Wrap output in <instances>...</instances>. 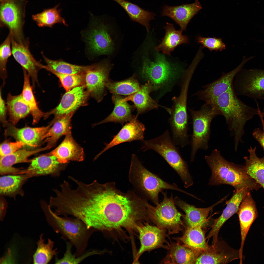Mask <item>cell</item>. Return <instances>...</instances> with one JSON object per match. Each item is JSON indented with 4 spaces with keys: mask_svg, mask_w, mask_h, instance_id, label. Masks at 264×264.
<instances>
[{
    "mask_svg": "<svg viewBox=\"0 0 264 264\" xmlns=\"http://www.w3.org/2000/svg\"><path fill=\"white\" fill-rule=\"evenodd\" d=\"M250 191L247 188L238 191L235 190L231 198L226 202V207L221 215L214 220L211 229L206 238L208 240L212 238V244H215L217 242L218 233L221 228L228 219L237 213L242 199Z\"/></svg>",
    "mask_w": 264,
    "mask_h": 264,
    "instance_id": "44dd1931",
    "label": "cell"
},
{
    "mask_svg": "<svg viewBox=\"0 0 264 264\" xmlns=\"http://www.w3.org/2000/svg\"><path fill=\"white\" fill-rule=\"evenodd\" d=\"M48 153L55 156L62 164L70 161H82L84 159L83 149L74 139L71 133L66 135L61 144Z\"/></svg>",
    "mask_w": 264,
    "mask_h": 264,
    "instance_id": "484cf974",
    "label": "cell"
},
{
    "mask_svg": "<svg viewBox=\"0 0 264 264\" xmlns=\"http://www.w3.org/2000/svg\"><path fill=\"white\" fill-rule=\"evenodd\" d=\"M205 159L211 171L210 186L228 185L236 191L246 188L257 190L261 187L248 174L245 166L228 161L217 149L205 155Z\"/></svg>",
    "mask_w": 264,
    "mask_h": 264,
    "instance_id": "7a4b0ae2",
    "label": "cell"
},
{
    "mask_svg": "<svg viewBox=\"0 0 264 264\" xmlns=\"http://www.w3.org/2000/svg\"><path fill=\"white\" fill-rule=\"evenodd\" d=\"M202 8L199 2L196 0L190 4H185L177 6H164L162 15L167 16L173 20L180 27L183 32L192 18Z\"/></svg>",
    "mask_w": 264,
    "mask_h": 264,
    "instance_id": "d4e9b609",
    "label": "cell"
},
{
    "mask_svg": "<svg viewBox=\"0 0 264 264\" xmlns=\"http://www.w3.org/2000/svg\"><path fill=\"white\" fill-rule=\"evenodd\" d=\"M7 206L6 202L2 196L0 199V219L1 221H2L4 218L6 213Z\"/></svg>",
    "mask_w": 264,
    "mask_h": 264,
    "instance_id": "f907efd6",
    "label": "cell"
},
{
    "mask_svg": "<svg viewBox=\"0 0 264 264\" xmlns=\"http://www.w3.org/2000/svg\"><path fill=\"white\" fill-rule=\"evenodd\" d=\"M164 28L165 31V35L161 43L154 47L157 52L161 51L164 54L170 55L177 46L188 43V37L182 35V31L180 29L176 30L173 24L167 22Z\"/></svg>",
    "mask_w": 264,
    "mask_h": 264,
    "instance_id": "d6a6232c",
    "label": "cell"
},
{
    "mask_svg": "<svg viewBox=\"0 0 264 264\" xmlns=\"http://www.w3.org/2000/svg\"><path fill=\"white\" fill-rule=\"evenodd\" d=\"M0 23L7 27L12 37L17 42L24 43L23 28L25 14L26 0H3L0 1Z\"/></svg>",
    "mask_w": 264,
    "mask_h": 264,
    "instance_id": "30bf717a",
    "label": "cell"
},
{
    "mask_svg": "<svg viewBox=\"0 0 264 264\" xmlns=\"http://www.w3.org/2000/svg\"><path fill=\"white\" fill-rule=\"evenodd\" d=\"M261 114L263 117H264V108L263 109V112H261Z\"/></svg>",
    "mask_w": 264,
    "mask_h": 264,
    "instance_id": "816d5d0a",
    "label": "cell"
},
{
    "mask_svg": "<svg viewBox=\"0 0 264 264\" xmlns=\"http://www.w3.org/2000/svg\"><path fill=\"white\" fill-rule=\"evenodd\" d=\"M128 178L135 192L141 198L151 201L155 205L159 203V193L164 189L175 190L193 196L179 188L176 184L169 183L150 172L134 154L131 156Z\"/></svg>",
    "mask_w": 264,
    "mask_h": 264,
    "instance_id": "277c9868",
    "label": "cell"
},
{
    "mask_svg": "<svg viewBox=\"0 0 264 264\" xmlns=\"http://www.w3.org/2000/svg\"><path fill=\"white\" fill-rule=\"evenodd\" d=\"M2 0H0V1H2Z\"/></svg>",
    "mask_w": 264,
    "mask_h": 264,
    "instance_id": "f5cc1de1",
    "label": "cell"
},
{
    "mask_svg": "<svg viewBox=\"0 0 264 264\" xmlns=\"http://www.w3.org/2000/svg\"><path fill=\"white\" fill-rule=\"evenodd\" d=\"M192 121L193 132L191 140L190 161L193 162L199 149L207 150L210 134L212 120L221 115L220 111L210 101L205 103L198 110H189Z\"/></svg>",
    "mask_w": 264,
    "mask_h": 264,
    "instance_id": "ba28073f",
    "label": "cell"
},
{
    "mask_svg": "<svg viewBox=\"0 0 264 264\" xmlns=\"http://www.w3.org/2000/svg\"><path fill=\"white\" fill-rule=\"evenodd\" d=\"M154 90V88L149 81L144 85H141L140 89L137 92L125 98H122L123 101H132L137 110L136 116L146 111L158 108V105L151 97L150 93Z\"/></svg>",
    "mask_w": 264,
    "mask_h": 264,
    "instance_id": "4dcf8cb0",
    "label": "cell"
},
{
    "mask_svg": "<svg viewBox=\"0 0 264 264\" xmlns=\"http://www.w3.org/2000/svg\"><path fill=\"white\" fill-rule=\"evenodd\" d=\"M141 85L135 74L124 80L114 81L110 80L106 84V88L113 94L130 95L138 91Z\"/></svg>",
    "mask_w": 264,
    "mask_h": 264,
    "instance_id": "60d3db41",
    "label": "cell"
},
{
    "mask_svg": "<svg viewBox=\"0 0 264 264\" xmlns=\"http://www.w3.org/2000/svg\"><path fill=\"white\" fill-rule=\"evenodd\" d=\"M142 141V150H152L159 154L178 175L185 187L188 188L193 184L187 164L182 158L168 130L158 137Z\"/></svg>",
    "mask_w": 264,
    "mask_h": 264,
    "instance_id": "52a82bcc",
    "label": "cell"
},
{
    "mask_svg": "<svg viewBox=\"0 0 264 264\" xmlns=\"http://www.w3.org/2000/svg\"><path fill=\"white\" fill-rule=\"evenodd\" d=\"M220 111L224 117L230 132L234 138V149L237 151L240 142L244 133V127L246 122L255 115H259L260 108L247 105L237 97L233 88L210 101Z\"/></svg>",
    "mask_w": 264,
    "mask_h": 264,
    "instance_id": "3957f363",
    "label": "cell"
},
{
    "mask_svg": "<svg viewBox=\"0 0 264 264\" xmlns=\"http://www.w3.org/2000/svg\"><path fill=\"white\" fill-rule=\"evenodd\" d=\"M23 69L24 80L21 94L30 108V114L33 118L32 124L35 125L39 122L42 117H44L45 113L42 111L39 107L33 93V87L30 84V77L26 71Z\"/></svg>",
    "mask_w": 264,
    "mask_h": 264,
    "instance_id": "f35d334b",
    "label": "cell"
},
{
    "mask_svg": "<svg viewBox=\"0 0 264 264\" xmlns=\"http://www.w3.org/2000/svg\"><path fill=\"white\" fill-rule=\"evenodd\" d=\"M202 227H186L183 235L175 239L181 244L200 253L206 250L209 245L206 242Z\"/></svg>",
    "mask_w": 264,
    "mask_h": 264,
    "instance_id": "836d02e7",
    "label": "cell"
},
{
    "mask_svg": "<svg viewBox=\"0 0 264 264\" xmlns=\"http://www.w3.org/2000/svg\"><path fill=\"white\" fill-rule=\"evenodd\" d=\"M93 18L94 26L87 39L90 51L97 55H111L117 47L116 33L109 24Z\"/></svg>",
    "mask_w": 264,
    "mask_h": 264,
    "instance_id": "8fae6325",
    "label": "cell"
},
{
    "mask_svg": "<svg viewBox=\"0 0 264 264\" xmlns=\"http://www.w3.org/2000/svg\"><path fill=\"white\" fill-rule=\"evenodd\" d=\"M43 234L39 236V239L37 242V248L33 255L34 264H47L53 256L56 254L57 249H54V242L48 238V242H44Z\"/></svg>",
    "mask_w": 264,
    "mask_h": 264,
    "instance_id": "7bdbcfd3",
    "label": "cell"
},
{
    "mask_svg": "<svg viewBox=\"0 0 264 264\" xmlns=\"http://www.w3.org/2000/svg\"><path fill=\"white\" fill-rule=\"evenodd\" d=\"M167 254L162 262L169 264H195L200 254L178 242L169 244Z\"/></svg>",
    "mask_w": 264,
    "mask_h": 264,
    "instance_id": "f1b7e54d",
    "label": "cell"
},
{
    "mask_svg": "<svg viewBox=\"0 0 264 264\" xmlns=\"http://www.w3.org/2000/svg\"><path fill=\"white\" fill-rule=\"evenodd\" d=\"M239 259V250L230 246L223 241L218 240L201 252L195 264H227Z\"/></svg>",
    "mask_w": 264,
    "mask_h": 264,
    "instance_id": "ac0fdd59",
    "label": "cell"
},
{
    "mask_svg": "<svg viewBox=\"0 0 264 264\" xmlns=\"http://www.w3.org/2000/svg\"><path fill=\"white\" fill-rule=\"evenodd\" d=\"M122 98L119 95L113 94L112 99L114 105L113 111L105 119L94 124V126L109 122L119 123L123 125L131 120L135 116H133L132 112L135 107L127 102L122 101Z\"/></svg>",
    "mask_w": 264,
    "mask_h": 264,
    "instance_id": "1f68e13d",
    "label": "cell"
},
{
    "mask_svg": "<svg viewBox=\"0 0 264 264\" xmlns=\"http://www.w3.org/2000/svg\"><path fill=\"white\" fill-rule=\"evenodd\" d=\"M60 4L54 7L45 9L41 12L32 16V19L39 27H52L55 24H63L67 25L64 19L61 16V10L58 9Z\"/></svg>",
    "mask_w": 264,
    "mask_h": 264,
    "instance_id": "b9f144b4",
    "label": "cell"
},
{
    "mask_svg": "<svg viewBox=\"0 0 264 264\" xmlns=\"http://www.w3.org/2000/svg\"><path fill=\"white\" fill-rule=\"evenodd\" d=\"M25 146L26 144L20 141L12 142L5 141L0 145V158L12 154Z\"/></svg>",
    "mask_w": 264,
    "mask_h": 264,
    "instance_id": "7dc6e473",
    "label": "cell"
},
{
    "mask_svg": "<svg viewBox=\"0 0 264 264\" xmlns=\"http://www.w3.org/2000/svg\"><path fill=\"white\" fill-rule=\"evenodd\" d=\"M134 116L130 121L124 125L121 130L108 143L105 144L103 150L95 158L96 159L101 154L110 148L121 143L135 141H143L145 130L144 125Z\"/></svg>",
    "mask_w": 264,
    "mask_h": 264,
    "instance_id": "7402d4cb",
    "label": "cell"
},
{
    "mask_svg": "<svg viewBox=\"0 0 264 264\" xmlns=\"http://www.w3.org/2000/svg\"><path fill=\"white\" fill-rule=\"evenodd\" d=\"M235 76L233 88L236 95L264 100V69H242Z\"/></svg>",
    "mask_w": 264,
    "mask_h": 264,
    "instance_id": "7c38bea8",
    "label": "cell"
},
{
    "mask_svg": "<svg viewBox=\"0 0 264 264\" xmlns=\"http://www.w3.org/2000/svg\"><path fill=\"white\" fill-rule=\"evenodd\" d=\"M74 113L61 116L51 121L53 125L43 137L44 143L50 149L55 146L62 136L71 133V118Z\"/></svg>",
    "mask_w": 264,
    "mask_h": 264,
    "instance_id": "f546056e",
    "label": "cell"
},
{
    "mask_svg": "<svg viewBox=\"0 0 264 264\" xmlns=\"http://www.w3.org/2000/svg\"><path fill=\"white\" fill-rule=\"evenodd\" d=\"M11 45L14 58L22 68L26 71L32 79L33 88H34L36 84L38 83V71L43 68L44 65L37 61L32 54L29 49V43H19L12 36Z\"/></svg>",
    "mask_w": 264,
    "mask_h": 264,
    "instance_id": "d6986e66",
    "label": "cell"
},
{
    "mask_svg": "<svg viewBox=\"0 0 264 264\" xmlns=\"http://www.w3.org/2000/svg\"><path fill=\"white\" fill-rule=\"evenodd\" d=\"M26 173L30 177L48 175H55L61 170V164L54 156L48 153L31 160Z\"/></svg>",
    "mask_w": 264,
    "mask_h": 264,
    "instance_id": "83f0119b",
    "label": "cell"
},
{
    "mask_svg": "<svg viewBox=\"0 0 264 264\" xmlns=\"http://www.w3.org/2000/svg\"><path fill=\"white\" fill-rule=\"evenodd\" d=\"M44 61L47 64L43 68L50 72L68 74L85 73L93 67L90 66H82L72 64L61 60H53L46 57L42 53Z\"/></svg>",
    "mask_w": 264,
    "mask_h": 264,
    "instance_id": "ab89813d",
    "label": "cell"
},
{
    "mask_svg": "<svg viewBox=\"0 0 264 264\" xmlns=\"http://www.w3.org/2000/svg\"><path fill=\"white\" fill-rule=\"evenodd\" d=\"M47 146L33 150H19L8 155L0 158V174H20L26 173V170L21 169L13 166L14 164L30 162L29 157L34 154L49 149Z\"/></svg>",
    "mask_w": 264,
    "mask_h": 264,
    "instance_id": "4316f807",
    "label": "cell"
},
{
    "mask_svg": "<svg viewBox=\"0 0 264 264\" xmlns=\"http://www.w3.org/2000/svg\"><path fill=\"white\" fill-rule=\"evenodd\" d=\"M136 53L135 61L139 65V73L143 78L151 83L154 90L167 86L179 76V68L168 61L163 55L157 54L153 61L146 52L138 49Z\"/></svg>",
    "mask_w": 264,
    "mask_h": 264,
    "instance_id": "8992f818",
    "label": "cell"
},
{
    "mask_svg": "<svg viewBox=\"0 0 264 264\" xmlns=\"http://www.w3.org/2000/svg\"><path fill=\"white\" fill-rule=\"evenodd\" d=\"M256 147L250 146L248 149L249 157H244L245 167L248 174L264 189V156L258 157L256 155Z\"/></svg>",
    "mask_w": 264,
    "mask_h": 264,
    "instance_id": "8d00e7d4",
    "label": "cell"
},
{
    "mask_svg": "<svg viewBox=\"0 0 264 264\" xmlns=\"http://www.w3.org/2000/svg\"><path fill=\"white\" fill-rule=\"evenodd\" d=\"M252 58H246L244 57L241 63L236 67L227 73L222 72L221 76L214 82L203 86V89L199 90L195 95L200 100L205 102L211 101L233 88V80L235 76L244 66Z\"/></svg>",
    "mask_w": 264,
    "mask_h": 264,
    "instance_id": "e0dca14e",
    "label": "cell"
},
{
    "mask_svg": "<svg viewBox=\"0 0 264 264\" xmlns=\"http://www.w3.org/2000/svg\"><path fill=\"white\" fill-rule=\"evenodd\" d=\"M6 103L9 121L14 125L20 120L30 114V108L21 94L13 95L9 93Z\"/></svg>",
    "mask_w": 264,
    "mask_h": 264,
    "instance_id": "e575fe53",
    "label": "cell"
},
{
    "mask_svg": "<svg viewBox=\"0 0 264 264\" xmlns=\"http://www.w3.org/2000/svg\"><path fill=\"white\" fill-rule=\"evenodd\" d=\"M260 119L263 127L262 131L259 128L254 129L253 132V137L259 143L264 151V120L261 114V111H260L258 115Z\"/></svg>",
    "mask_w": 264,
    "mask_h": 264,
    "instance_id": "681fc988",
    "label": "cell"
},
{
    "mask_svg": "<svg viewBox=\"0 0 264 264\" xmlns=\"http://www.w3.org/2000/svg\"><path fill=\"white\" fill-rule=\"evenodd\" d=\"M53 123L51 122L45 126L32 128L30 127L19 128L11 123L9 122L5 130L6 136L11 137L17 141H22L26 145L31 148H35L40 145L42 138Z\"/></svg>",
    "mask_w": 264,
    "mask_h": 264,
    "instance_id": "603a6c76",
    "label": "cell"
},
{
    "mask_svg": "<svg viewBox=\"0 0 264 264\" xmlns=\"http://www.w3.org/2000/svg\"><path fill=\"white\" fill-rule=\"evenodd\" d=\"M125 11L131 20L144 26L147 32L150 29L149 22L155 19V13L146 11L138 5L125 0H113Z\"/></svg>",
    "mask_w": 264,
    "mask_h": 264,
    "instance_id": "74e56055",
    "label": "cell"
},
{
    "mask_svg": "<svg viewBox=\"0 0 264 264\" xmlns=\"http://www.w3.org/2000/svg\"><path fill=\"white\" fill-rule=\"evenodd\" d=\"M136 230L139 233L140 243L137 254L138 257L145 252L150 251L158 248L168 249L169 243L166 240L168 236L166 230L151 225L148 222L138 225Z\"/></svg>",
    "mask_w": 264,
    "mask_h": 264,
    "instance_id": "9a60e30c",
    "label": "cell"
},
{
    "mask_svg": "<svg viewBox=\"0 0 264 264\" xmlns=\"http://www.w3.org/2000/svg\"><path fill=\"white\" fill-rule=\"evenodd\" d=\"M11 38V34L9 33L0 47V75L3 81V86L5 84V80L8 76L6 65L12 53Z\"/></svg>",
    "mask_w": 264,
    "mask_h": 264,
    "instance_id": "ee69618b",
    "label": "cell"
},
{
    "mask_svg": "<svg viewBox=\"0 0 264 264\" xmlns=\"http://www.w3.org/2000/svg\"><path fill=\"white\" fill-rule=\"evenodd\" d=\"M2 88L1 86L0 89V120L3 126L6 127L9 123L7 119V109L6 102L2 97Z\"/></svg>",
    "mask_w": 264,
    "mask_h": 264,
    "instance_id": "c3c4849f",
    "label": "cell"
},
{
    "mask_svg": "<svg viewBox=\"0 0 264 264\" xmlns=\"http://www.w3.org/2000/svg\"><path fill=\"white\" fill-rule=\"evenodd\" d=\"M148 200L134 191H121L114 182L101 184L95 180L84 184L77 196V218L88 229L111 231L136 230L148 220Z\"/></svg>",
    "mask_w": 264,
    "mask_h": 264,
    "instance_id": "6da1fadb",
    "label": "cell"
},
{
    "mask_svg": "<svg viewBox=\"0 0 264 264\" xmlns=\"http://www.w3.org/2000/svg\"><path fill=\"white\" fill-rule=\"evenodd\" d=\"M58 77L66 91L81 86H85V73L73 74H64L50 72Z\"/></svg>",
    "mask_w": 264,
    "mask_h": 264,
    "instance_id": "f6af8a7d",
    "label": "cell"
},
{
    "mask_svg": "<svg viewBox=\"0 0 264 264\" xmlns=\"http://www.w3.org/2000/svg\"><path fill=\"white\" fill-rule=\"evenodd\" d=\"M238 216L241 241L239 250L240 263H242L243 250L247 234L252 224L258 216L255 202L248 192L242 199L237 213Z\"/></svg>",
    "mask_w": 264,
    "mask_h": 264,
    "instance_id": "ffe728a7",
    "label": "cell"
},
{
    "mask_svg": "<svg viewBox=\"0 0 264 264\" xmlns=\"http://www.w3.org/2000/svg\"><path fill=\"white\" fill-rule=\"evenodd\" d=\"M198 44L202 45L203 48H208L211 52L221 51L226 48V45L222 39L216 37H205L197 36L196 39Z\"/></svg>",
    "mask_w": 264,
    "mask_h": 264,
    "instance_id": "bcb514c9",
    "label": "cell"
},
{
    "mask_svg": "<svg viewBox=\"0 0 264 264\" xmlns=\"http://www.w3.org/2000/svg\"><path fill=\"white\" fill-rule=\"evenodd\" d=\"M40 205L49 224L55 232L61 235L62 239L68 240L75 247L76 256L84 254L89 240L96 230L88 228L83 221L76 218L60 216L53 212L51 207L44 200L41 201Z\"/></svg>",
    "mask_w": 264,
    "mask_h": 264,
    "instance_id": "5b68a950",
    "label": "cell"
},
{
    "mask_svg": "<svg viewBox=\"0 0 264 264\" xmlns=\"http://www.w3.org/2000/svg\"><path fill=\"white\" fill-rule=\"evenodd\" d=\"M161 193L163 198L160 203L154 206L147 203L149 221L159 228L166 230L169 234L178 233L185 227L181 219L184 215L177 209L172 194L168 197L166 192Z\"/></svg>",
    "mask_w": 264,
    "mask_h": 264,
    "instance_id": "9c48e42d",
    "label": "cell"
},
{
    "mask_svg": "<svg viewBox=\"0 0 264 264\" xmlns=\"http://www.w3.org/2000/svg\"><path fill=\"white\" fill-rule=\"evenodd\" d=\"M113 66L108 58L93 65L92 68L85 73V86L90 95L98 102L107 94L106 84L110 80V73Z\"/></svg>",
    "mask_w": 264,
    "mask_h": 264,
    "instance_id": "5bb4252c",
    "label": "cell"
},
{
    "mask_svg": "<svg viewBox=\"0 0 264 264\" xmlns=\"http://www.w3.org/2000/svg\"><path fill=\"white\" fill-rule=\"evenodd\" d=\"M84 86L74 88L66 92L62 97L59 104L49 111L45 113V120L53 114L55 119L63 115L75 112L87 103L90 94Z\"/></svg>",
    "mask_w": 264,
    "mask_h": 264,
    "instance_id": "2e32d148",
    "label": "cell"
},
{
    "mask_svg": "<svg viewBox=\"0 0 264 264\" xmlns=\"http://www.w3.org/2000/svg\"><path fill=\"white\" fill-rule=\"evenodd\" d=\"M30 177L26 173L3 176L0 178V194L1 196L14 197L23 195L22 188L28 178Z\"/></svg>",
    "mask_w": 264,
    "mask_h": 264,
    "instance_id": "d590c367",
    "label": "cell"
},
{
    "mask_svg": "<svg viewBox=\"0 0 264 264\" xmlns=\"http://www.w3.org/2000/svg\"><path fill=\"white\" fill-rule=\"evenodd\" d=\"M227 195L212 205L207 208H199L189 204L177 197L174 198L176 205L185 212L183 218L186 227H202L205 223L210 213L216 205L222 203L227 198Z\"/></svg>",
    "mask_w": 264,
    "mask_h": 264,
    "instance_id": "cb8c5ba5",
    "label": "cell"
},
{
    "mask_svg": "<svg viewBox=\"0 0 264 264\" xmlns=\"http://www.w3.org/2000/svg\"><path fill=\"white\" fill-rule=\"evenodd\" d=\"M194 72L191 68H188L186 70L180 95L173 99L174 105L172 110H170L171 116L169 122L172 131L176 134H184L188 131L187 94L190 81Z\"/></svg>",
    "mask_w": 264,
    "mask_h": 264,
    "instance_id": "4fadbf2b",
    "label": "cell"
}]
</instances>
